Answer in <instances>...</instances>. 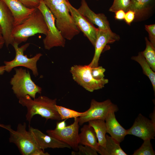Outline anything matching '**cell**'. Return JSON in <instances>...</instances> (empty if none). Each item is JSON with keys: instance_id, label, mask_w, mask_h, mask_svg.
Here are the masks:
<instances>
[{"instance_id": "1", "label": "cell", "mask_w": 155, "mask_h": 155, "mask_svg": "<svg viewBox=\"0 0 155 155\" xmlns=\"http://www.w3.org/2000/svg\"><path fill=\"white\" fill-rule=\"evenodd\" d=\"M56 98L52 99L45 96H40L33 99L29 95L19 99V103L26 107L27 113L26 120L30 123L32 118L38 115L49 119L60 120L61 119L55 107Z\"/></svg>"}, {"instance_id": "2", "label": "cell", "mask_w": 155, "mask_h": 155, "mask_svg": "<svg viewBox=\"0 0 155 155\" xmlns=\"http://www.w3.org/2000/svg\"><path fill=\"white\" fill-rule=\"evenodd\" d=\"M0 127L9 131V142L16 145L22 155H50L38 146L31 132L26 130V123L24 122L22 124L19 123L16 130L12 129L10 125L0 124Z\"/></svg>"}, {"instance_id": "3", "label": "cell", "mask_w": 155, "mask_h": 155, "mask_svg": "<svg viewBox=\"0 0 155 155\" xmlns=\"http://www.w3.org/2000/svg\"><path fill=\"white\" fill-rule=\"evenodd\" d=\"M47 30L43 16L36 8L27 19L14 27L11 36L14 42L19 44L26 42L29 37L36 34H42L46 35Z\"/></svg>"}, {"instance_id": "4", "label": "cell", "mask_w": 155, "mask_h": 155, "mask_svg": "<svg viewBox=\"0 0 155 155\" xmlns=\"http://www.w3.org/2000/svg\"><path fill=\"white\" fill-rule=\"evenodd\" d=\"M15 70V73L11 78L10 84L18 99L27 95L34 99L37 93H41V88L33 81L29 71L22 68H16Z\"/></svg>"}, {"instance_id": "5", "label": "cell", "mask_w": 155, "mask_h": 155, "mask_svg": "<svg viewBox=\"0 0 155 155\" xmlns=\"http://www.w3.org/2000/svg\"><path fill=\"white\" fill-rule=\"evenodd\" d=\"M40 0L39 4L37 8L42 14L48 29L46 36L43 40L44 48L50 50L55 47H64L65 44V39L57 28L54 16L43 0Z\"/></svg>"}, {"instance_id": "6", "label": "cell", "mask_w": 155, "mask_h": 155, "mask_svg": "<svg viewBox=\"0 0 155 155\" xmlns=\"http://www.w3.org/2000/svg\"><path fill=\"white\" fill-rule=\"evenodd\" d=\"M30 44L27 43L19 47L18 44L16 42L13 43L12 45L15 51V56L11 61L4 62L5 71L9 73L13 68L21 66L31 70L35 77H36L38 75L37 63L42 55L39 53L30 58H28L26 55H24V52L29 46Z\"/></svg>"}, {"instance_id": "7", "label": "cell", "mask_w": 155, "mask_h": 155, "mask_svg": "<svg viewBox=\"0 0 155 155\" xmlns=\"http://www.w3.org/2000/svg\"><path fill=\"white\" fill-rule=\"evenodd\" d=\"M91 67L88 65H74L70 72L73 80L86 90L90 92L102 88L108 82V79L96 80L92 77Z\"/></svg>"}, {"instance_id": "8", "label": "cell", "mask_w": 155, "mask_h": 155, "mask_svg": "<svg viewBox=\"0 0 155 155\" xmlns=\"http://www.w3.org/2000/svg\"><path fill=\"white\" fill-rule=\"evenodd\" d=\"M79 118L74 119L73 123L63 129L48 130L46 132L48 135L68 145L77 151L79 144Z\"/></svg>"}, {"instance_id": "9", "label": "cell", "mask_w": 155, "mask_h": 155, "mask_svg": "<svg viewBox=\"0 0 155 155\" xmlns=\"http://www.w3.org/2000/svg\"><path fill=\"white\" fill-rule=\"evenodd\" d=\"M118 110L117 105L113 103L109 99L102 102L92 99L90 107L86 111V115L79 117V124L82 125L85 123L94 119H100L105 121L110 111L115 110L117 111Z\"/></svg>"}, {"instance_id": "10", "label": "cell", "mask_w": 155, "mask_h": 155, "mask_svg": "<svg viewBox=\"0 0 155 155\" xmlns=\"http://www.w3.org/2000/svg\"><path fill=\"white\" fill-rule=\"evenodd\" d=\"M127 135H133L143 140L154 138L155 124L151 120L139 114L132 126L127 129Z\"/></svg>"}, {"instance_id": "11", "label": "cell", "mask_w": 155, "mask_h": 155, "mask_svg": "<svg viewBox=\"0 0 155 155\" xmlns=\"http://www.w3.org/2000/svg\"><path fill=\"white\" fill-rule=\"evenodd\" d=\"M70 14L75 23L80 31H81L94 46L97 38L98 28L95 27L93 24L82 15L70 3H67Z\"/></svg>"}, {"instance_id": "12", "label": "cell", "mask_w": 155, "mask_h": 155, "mask_svg": "<svg viewBox=\"0 0 155 155\" xmlns=\"http://www.w3.org/2000/svg\"><path fill=\"white\" fill-rule=\"evenodd\" d=\"M0 27L3 38L7 47L12 45L14 40L11 36L14 28V18L9 8L2 0H0Z\"/></svg>"}, {"instance_id": "13", "label": "cell", "mask_w": 155, "mask_h": 155, "mask_svg": "<svg viewBox=\"0 0 155 155\" xmlns=\"http://www.w3.org/2000/svg\"><path fill=\"white\" fill-rule=\"evenodd\" d=\"M119 36L113 32L112 30H102L98 28L97 38L94 46V55L92 61L88 65L91 68L98 66L100 57L106 45L108 43L119 40Z\"/></svg>"}, {"instance_id": "14", "label": "cell", "mask_w": 155, "mask_h": 155, "mask_svg": "<svg viewBox=\"0 0 155 155\" xmlns=\"http://www.w3.org/2000/svg\"><path fill=\"white\" fill-rule=\"evenodd\" d=\"M2 0L13 16L14 27L21 24L27 19L36 8L28 7L19 0Z\"/></svg>"}, {"instance_id": "15", "label": "cell", "mask_w": 155, "mask_h": 155, "mask_svg": "<svg viewBox=\"0 0 155 155\" xmlns=\"http://www.w3.org/2000/svg\"><path fill=\"white\" fill-rule=\"evenodd\" d=\"M78 11L98 28L104 30H111L107 18L103 13H96L89 7L86 0H81V5L77 9Z\"/></svg>"}, {"instance_id": "16", "label": "cell", "mask_w": 155, "mask_h": 155, "mask_svg": "<svg viewBox=\"0 0 155 155\" xmlns=\"http://www.w3.org/2000/svg\"><path fill=\"white\" fill-rule=\"evenodd\" d=\"M28 130L32 134L38 145L44 151L48 148H71L68 145L44 134L38 129L29 126Z\"/></svg>"}, {"instance_id": "17", "label": "cell", "mask_w": 155, "mask_h": 155, "mask_svg": "<svg viewBox=\"0 0 155 155\" xmlns=\"http://www.w3.org/2000/svg\"><path fill=\"white\" fill-rule=\"evenodd\" d=\"M115 110L110 111L105 120L106 133L117 142L120 143L124 139L127 135V130L124 128L116 119Z\"/></svg>"}, {"instance_id": "18", "label": "cell", "mask_w": 155, "mask_h": 155, "mask_svg": "<svg viewBox=\"0 0 155 155\" xmlns=\"http://www.w3.org/2000/svg\"><path fill=\"white\" fill-rule=\"evenodd\" d=\"M155 0H131L129 10L135 14L134 22L144 20L151 15L155 6Z\"/></svg>"}, {"instance_id": "19", "label": "cell", "mask_w": 155, "mask_h": 155, "mask_svg": "<svg viewBox=\"0 0 155 155\" xmlns=\"http://www.w3.org/2000/svg\"><path fill=\"white\" fill-rule=\"evenodd\" d=\"M79 134V144L91 147L97 151L99 145L96 133L93 128L88 125L81 128Z\"/></svg>"}, {"instance_id": "20", "label": "cell", "mask_w": 155, "mask_h": 155, "mask_svg": "<svg viewBox=\"0 0 155 155\" xmlns=\"http://www.w3.org/2000/svg\"><path fill=\"white\" fill-rule=\"evenodd\" d=\"M105 146L99 145L97 151L101 155H127L121 148L120 143L106 134Z\"/></svg>"}, {"instance_id": "21", "label": "cell", "mask_w": 155, "mask_h": 155, "mask_svg": "<svg viewBox=\"0 0 155 155\" xmlns=\"http://www.w3.org/2000/svg\"><path fill=\"white\" fill-rule=\"evenodd\" d=\"M88 125L92 127L96 133L99 145L104 147L106 144L105 135L106 133L105 121L100 119L90 120Z\"/></svg>"}, {"instance_id": "22", "label": "cell", "mask_w": 155, "mask_h": 155, "mask_svg": "<svg viewBox=\"0 0 155 155\" xmlns=\"http://www.w3.org/2000/svg\"><path fill=\"white\" fill-rule=\"evenodd\" d=\"M131 59L138 62L142 67L143 73L150 80L154 92H155V73L151 68L141 52L137 56H133Z\"/></svg>"}, {"instance_id": "23", "label": "cell", "mask_w": 155, "mask_h": 155, "mask_svg": "<svg viewBox=\"0 0 155 155\" xmlns=\"http://www.w3.org/2000/svg\"><path fill=\"white\" fill-rule=\"evenodd\" d=\"M146 46L145 49L141 52L151 68L155 71V46L149 41L146 37L145 38Z\"/></svg>"}, {"instance_id": "24", "label": "cell", "mask_w": 155, "mask_h": 155, "mask_svg": "<svg viewBox=\"0 0 155 155\" xmlns=\"http://www.w3.org/2000/svg\"><path fill=\"white\" fill-rule=\"evenodd\" d=\"M55 107L60 115L61 120L72 118L75 119L84 116L86 114V111L83 112H80L57 105L55 106Z\"/></svg>"}, {"instance_id": "25", "label": "cell", "mask_w": 155, "mask_h": 155, "mask_svg": "<svg viewBox=\"0 0 155 155\" xmlns=\"http://www.w3.org/2000/svg\"><path fill=\"white\" fill-rule=\"evenodd\" d=\"M150 140H144V142L138 149L133 152V155H154V151Z\"/></svg>"}, {"instance_id": "26", "label": "cell", "mask_w": 155, "mask_h": 155, "mask_svg": "<svg viewBox=\"0 0 155 155\" xmlns=\"http://www.w3.org/2000/svg\"><path fill=\"white\" fill-rule=\"evenodd\" d=\"M131 3V0H114L113 5L109 11L115 13L119 10L122 9L126 12L129 10Z\"/></svg>"}, {"instance_id": "27", "label": "cell", "mask_w": 155, "mask_h": 155, "mask_svg": "<svg viewBox=\"0 0 155 155\" xmlns=\"http://www.w3.org/2000/svg\"><path fill=\"white\" fill-rule=\"evenodd\" d=\"M78 152L72 151V155H97V151L93 148L87 146L79 144Z\"/></svg>"}, {"instance_id": "28", "label": "cell", "mask_w": 155, "mask_h": 155, "mask_svg": "<svg viewBox=\"0 0 155 155\" xmlns=\"http://www.w3.org/2000/svg\"><path fill=\"white\" fill-rule=\"evenodd\" d=\"M105 69L102 66L91 68V72L93 78L96 80H100L104 78V73Z\"/></svg>"}, {"instance_id": "29", "label": "cell", "mask_w": 155, "mask_h": 155, "mask_svg": "<svg viewBox=\"0 0 155 155\" xmlns=\"http://www.w3.org/2000/svg\"><path fill=\"white\" fill-rule=\"evenodd\" d=\"M145 27L148 33L150 41L155 46V24L146 25Z\"/></svg>"}, {"instance_id": "30", "label": "cell", "mask_w": 155, "mask_h": 155, "mask_svg": "<svg viewBox=\"0 0 155 155\" xmlns=\"http://www.w3.org/2000/svg\"><path fill=\"white\" fill-rule=\"evenodd\" d=\"M135 17V14L134 11L129 10L125 12L124 20L126 24L130 25L134 21Z\"/></svg>"}, {"instance_id": "31", "label": "cell", "mask_w": 155, "mask_h": 155, "mask_svg": "<svg viewBox=\"0 0 155 155\" xmlns=\"http://www.w3.org/2000/svg\"><path fill=\"white\" fill-rule=\"evenodd\" d=\"M26 6L31 8H37L40 0H19Z\"/></svg>"}, {"instance_id": "32", "label": "cell", "mask_w": 155, "mask_h": 155, "mask_svg": "<svg viewBox=\"0 0 155 155\" xmlns=\"http://www.w3.org/2000/svg\"><path fill=\"white\" fill-rule=\"evenodd\" d=\"M115 18L118 20H123L124 18L125 12L122 9L119 10L115 12Z\"/></svg>"}, {"instance_id": "33", "label": "cell", "mask_w": 155, "mask_h": 155, "mask_svg": "<svg viewBox=\"0 0 155 155\" xmlns=\"http://www.w3.org/2000/svg\"><path fill=\"white\" fill-rule=\"evenodd\" d=\"M67 119H65L63 121L57 122L55 129L57 130H61L66 126L65 121Z\"/></svg>"}, {"instance_id": "34", "label": "cell", "mask_w": 155, "mask_h": 155, "mask_svg": "<svg viewBox=\"0 0 155 155\" xmlns=\"http://www.w3.org/2000/svg\"><path fill=\"white\" fill-rule=\"evenodd\" d=\"M149 117L151 119V121L154 124H155V108L153 112L151 113L149 115Z\"/></svg>"}, {"instance_id": "35", "label": "cell", "mask_w": 155, "mask_h": 155, "mask_svg": "<svg viewBox=\"0 0 155 155\" xmlns=\"http://www.w3.org/2000/svg\"><path fill=\"white\" fill-rule=\"evenodd\" d=\"M5 71L4 65L0 66V75H3Z\"/></svg>"}, {"instance_id": "36", "label": "cell", "mask_w": 155, "mask_h": 155, "mask_svg": "<svg viewBox=\"0 0 155 155\" xmlns=\"http://www.w3.org/2000/svg\"><path fill=\"white\" fill-rule=\"evenodd\" d=\"M4 44L5 42L3 38L0 39V49L3 47Z\"/></svg>"}, {"instance_id": "37", "label": "cell", "mask_w": 155, "mask_h": 155, "mask_svg": "<svg viewBox=\"0 0 155 155\" xmlns=\"http://www.w3.org/2000/svg\"><path fill=\"white\" fill-rule=\"evenodd\" d=\"M3 38L1 29L0 27V39Z\"/></svg>"}, {"instance_id": "38", "label": "cell", "mask_w": 155, "mask_h": 155, "mask_svg": "<svg viewBox=\"0 0 155 155\" xmlns=\"http://www.w3.org/2000/svg\"></svg>"}]
</instances>
